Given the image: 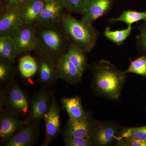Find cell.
I'll use <instances>...</instances> for the list:
<instances>
[{
	"mask_svg": "<svg viewBox=\"0 0 146 146\" xmlns=\"http://www.w3.org/2000/svg\"><path fill=\"white\" fill-rule=\"evenodd\" d=\"M92 74L91 88L94 94L112 101L119 100L127 76L110 61L101 59L89 66Z\"/></svg>",
	"mask_w": 146,
	"mask_h": 146,
	"instance_id": "1",
	"label": "cell"
},
{
	"mask_svg": "<svg viewBox=\"0 0 146 146\" xmlns=\"http://www.w3.org/2000/svg\"><path fill=\"white\" fill-rule=\"evenodd\" d=\"M34 24L38 44L36 53L46 56L56 64L67 53L70 41L60 23L48 25Z\"/></svg>",
	"mask_w": 146,
	"mask_h": 146,
	"instance_id": "2",
	"label": "cell"
},
{
	"mask_svg": "<svg viewBox=\"0 0 146 146\" xmlns=\"http://www.w3.org/2000/svg\"><path fill=\"white\" fill-rule=\"evenodd\" d=\"M60 24L71 43L86 53L91 52L96 44L100 33L93 25L84 23L72 16L63 13Z\"/></svg>",
	"mask_w": 146,
	"mask_h": 146,
	"instance_id": "3",
	"label": "cell"
},
{
	"mask_svg": "<svg viewBox=\"0 0 146 146\" xmlns=\"http://www.w3.org/2000/svg\"><path fill=\"white\" fill-rule=\"evenodd\" d=\"M30 103L23 89L14 80L0 89V109L5 108L20 118H26L28 113Z\"/></svg>",
	"mask_w": 146,
	"mask_h": 146,
	"instance_id": "4",
	"label": "cell"
},
{
	"mask_svg": "<svg viewBox=\"0 0 146 146\" xmlns=\"http://www.w3.org/2000/svg\"><path fill=\"white\" fill-rule=\"evenodd\" d=\"M16 44L18 56L31 51L36 52L38 44L34 24L23 23L13 30L11 35Z\"/></svg>",
	"mask_w": 146,
	"mask_h": 146,
	"instance_id": "5",
	"label": "cell"
},
{
	"mask_svg": "<svg viewBox=\"0 0 146 146\" xmlns=\"http://www.w3.org/2000/svg\"><path fill=\"white\" fill-rule=\"evenodd\" d=\"M119 126L112 121H94L91 139L93 146H110L115 141L119 133Z\"/></svg>",
	"mask_w": 146,
	"mask_h": 146,
	"instance_id": "6",
	"label": "cell"
},
{
	"mask_svg": "<svg viewBox=\"0 0 146 146\" xmlns=\"http://www.w3.org/2000/svg\"><path fill=\"white\" fill-rule=\"evenodd\" d=\"M54 96L52 92L48 87H43L37 91L30 103L26 119L30 122H40L49 109Z\"/></svg>",
	"mask_w": 146,
	"mask_h": 146,
	"instance_id": "7",
	"label": "cell"
},
{
	"mask_svg": "<svg viewBox=\"0 0 146 146\" xmlns=\"http://www.w3.org/2000/svg\"><path fill=\"white\" fill-rule=\"evenodd\" d=\"M21 119L5 108L0 109V142L5 145L23 127L29 122Z\"/></svg>",
	"mask_w": 146,
	"mask_h": 146,
	"instance_id": "8",
	"label": "cell"
},
{
	"mask_svg": "<svg viewBox=\"0 0 146 146\" xmlns=\"http://www.w3.org/2000/svg\"><path fill=\"white\" fill-rule=\"evenodd\" d=\"M60 108L56 98H53L49 109L44 115L45 133L42 146H48L57 137L60 125Z\"/></svg>",
	"mask_w": 146,
	"mask_h": 146,
	"instance_id": "9",
	"label": "cell"
},
{
	"mask_svg": "<svg viewBox=\"0 0 146 146\" xmlns=\"http://www.w3.org/2000/svg\"><path fill=\"white\" fill-rule=\"evenodd\" d=\"M40 122H29L5 145V146H32L38 141Z\"/></svg>",
	"mask_w": 146,
	"mask_h": 146,
	"instance_id": "10",
	"label": "cell"
},
{
	"mask_svg": "<svg viewBox=\"0 0 146 146\" xmlns=\"http://www.w3.org/2000/svg\"><path fill=\"white\" fill-rule=\"evenodd\" d=\"M112 4V0H85L81 21L84 23L93 25L97 19L109 12Z\"/></svg>",
	"mask_w": 146,
	"mask_h": 146,
	"instance_id": "11",
	"label": "cell"
},
{
	"mask_svg": "<svg viewBox=\"0 0 146 146\" xmlns=\"http://www.w3.org/2000/svg\"><path fill=\"white\" fill-rule=\"evenodd\" d=\"M36 61L39 81L44 87L48 88L60 79L56 64L48 58L37 55Z\"/></svg>",
	"mask_w": 146,
	"mask_h": 146,
	"instance_id": "12",
	"label": "cell"
},
{
	"mask_svg": "<svg viewBox=\"0 0 146 146\" xmlns=\"http://www.w3.org/2000/svg\"><path fill=\"white\" fill-rule=\"evenodd\" d=\"M21 7L1 9L0 37H11L13 30L23 23L20 16Z\"/></svg>",
	"mask_w": 146,
	"mask_h": 146,
	"instance_id": "13",
	"label": "cell"
},
{
	"mask_svg": "<svg viewBox=\"0 0 146 146\" xmlns=\"http://www.w3.org/2000/svg\"><path fill=\"white\" fill-rule=\"evenodd\" d=\"M55 64L60 79L71 84L81 82L83 74L69 60L66 53L61 56Z\"/></svg>",
	"mask_w": 146,
	"mask_h": 146,
	"instance_id": "14",
	"label": "cell"
},
{
	"mask_svg": "<svg viewBox=\"0 0 146 146\" xmlns=\"http://www.w3.org/2000/svg\"><path fill=\"white\" fill-rule=\"evenodd\" d=\"M64 6L61 0L54 2L46 3L35 24L48 25L60 23Z\"/></svg>",
	"mask_w": 146,
	"mask_h": 146,
	"instance_id": "15",
	"label": "cell"
},
{
	"mask_svg": "<svg viewBox=\"0 0 146 146\" xmlns=\"http://www.w3.org/2000/svg\"><path fill=\"white\" fill-rule=\"evenodd\" d=\"M93 120L88 114L86 119L78 121L69 119L64 130L63 135L91 139Z\"/></svg>",
	"mask_w": 146,
	"mask_h": 146,
	"instance_id": "16",
	"label": "cell"
},
{
	"mask_svg": "<svg viewBox=\"0 0 146 146\" xmlns=\"http://www.w3.org/2000/svg\"><path fill=\"white\" fill-rule=\"evenodd\" d=\"M60 103L63 109L68 113L70 120L78 121L86 119L88 116V113L84 109L81 98L78 96L70 98L62 97Z\"/></svg>",
	"mask_w": 146,
	"mask_h": 146,
	"instance_id": "17",
	"label": "cell"
},
{
	"mask_svg": "<svg viewBox=\"0 0 146 146\" xmlns=\"http://www.w3.org/2000/svg\"><path fill=\"white\" fill-rule=\"evenodd\" d=\"M46 3L42 0H27L20 8L22 23H35Z\"/></svg>",
	"mask_w": 146,
	"mask_h": 146,
	"instance_id": "18",
	"label": "cell"
},
{
	"mask_svg": "<svg viewBox=\"0 0 146 146\" xmlns=\"http://www.w3.org/2000/svg\"><path fill=\"white\" fill-rule=\"evenodd\" d=\"M86 53L76 45L71 43L66 53L69 60L82 74L89 65L87 64Z\"/></svg>",
	"mask_w": 146,
	"mask_h": 146,
	"instance_id": "19",
	"label": "cell"
},
{
	"mask_svg": "<svg viewBox=\"0 0 146 146\" xmlns=\"http://www.w3.org/2000/svg\"><path fill=\"white\" fill-rule=\"evenodd\" d=\"M17 56L16 44L12 37H0V58L6 59L14 64Z\"/></svg>",
	"mask_w": 146,
	"mask_h": 146,
	"instance_id": "20",
	"label": "cell"
},
{
	"mask_svg": "<svg viewBox=\"0 0 146 146\" xmlns=\"http://www.w3.org/2000/svg\"><path fill=\"white\" fill-rule=\"evenodd\" d=\"M37 61L34 58L27 54L19 59L18 69L22 76L31 78L37 72Z\"/></svg>",
	"mask_w": 146,
	"mask_h": 146,
	"instance_id": "21",
	"label": "cell"
},
{
	"mask_svg": "<svg viewBox=\"0 0 146 146\" xmlns=\"http://www.w3.org/2000/svg\"><path fill=\"white\" fill-rule=\"evenodd\" d=\"M141 21H146V11L143 12L133 10L124 11L119 17L111 18L108 20L111 23L123 22L127 24L128 26H132L134 23Z\"/></svg>",
	"mask_w": 146,
	"mask_h": 146,
	"instance_id": "22",
	"label": "cell"
},
{
	"mask_svg": "<svg viewBox=\"0 0 146 146\" xmlns=\"http://www.w3.org/2000/svg\"><path fill=\"white\" fill-rule=\"evenodd\" d=\"M132 31V26H128L127 28L125 29L115 31H112L109 27H107L104 33L106 39L118 46H120L122 44L126 39L130 36Z\"/></svg>",
	"mask_w": 146,
	"mask_h": 146,
	"instance_id": "23",
	"label": "cell"
},
{
	"mask_svg": "<svg viewBox=\"0 0 146 146\" xmlns=\"http://www.w3.org/2000/svg\"><path fill=\"white\" fill-rule=\"evenodd\" d=\"M13 63L6 59L0 58V84L1 86L6 84L13 80L15 75V70Z\"/></svg>",
	"mask_w": 146,
	"mask_h": 146,
	"instance_id": "24",
	"label": "cell"
},
{
	"mask_svg": "<svg viewBox=\"0 0 146 146\" xmlns=\"http://www.w3.org/2000/svg\"><path fill=\"white\" fill-rule=\"evenodd\" d=\"M119 135L115 137V141L124 138H135L146 140V126L138 127L125 128L119 132Z\"/></svg>",
	"mask_w": 146,
	"mask_h": 146,
	"instance_id": "25",
	"label": "cell"
},
{
	"mask_svg": "<svg viewBox=\"0 0 146 146\" xmlns=\"http://www.w3.org/2000/svg\"><path fill=\"white\" fill-rule=\"evenodd\" d=\"M126 73L136 74L143 77H146V56L142 55L133 60L131 63Z\"/></svg>",
	"mask_w": 146,
	"mask_h": 146,
	"instance_id": "26",
	"label": "cell"
},
{
	"mask_svg": "<svg viewBox=\"0 0 146 146\" xmlns=\"http://www.w3.org/2000/svg\"><path fill=\"white\" fill-rule=\"evenodd\" d=\"M85 0H61L65 9L72 13L82 15Z\"/></svg>",
	"mask_w": 146,
	"mask_h": 146,
	"instance_id": "27",
	"label": "cell"
},
{
	"mask_svg": "<svg viewBox=\"0 0 146 146\" xmlns=\"http://www.w3.org/2000/svg\"><path fill=\"white\" fill-rule=\"evenodd\" d=\"M63 141L66 146H92L93 143L91 139L78 138L63 135Z\"/></svg>",
	"mask_w": 146,
	"mask_h": 146,
	"instance_id": "28",
	"label": "cell"
},
{
	"mask_svg": "<svg viewBox=\"0 0 146 146\" xmlns=\"http://www.w3.org/2000/svg\"><path fill=\"white\" fill-rule=\"evenodd\" d=\"M115 145L119 146H146V140L124 138L115 141Z\"/></svg>",
	"mask_w": 146,
	"mask_h": 146,
	"instance_id": "29",
	"label": "cell"
},
{
	"mask_svg": "<svg viewBox=\"0 0 146 146\" xmlns=\"http://www.w3.org/2000/svg\"><path fill=\"white\" fill-rule=\"evenodd\" d=\"M27 0H1V9L21 7Z\"/></svg>",
	"mask_w": 146,
	"mask_h": 146,
	"instance_id": "30",
	"label": "cell"
},
{
	"mask_svg": "<svg viewBox=\"0 0 146 146\" xmlns=\"http://www.w3.org/2000/svg\"><path fill=\"white\" fill-rule=\"evenodd\" d=\"M136 46L142 55L146 56V38L138 35L136 37Z\"/></svg>",
	"mask_w": 146,
	"mask_h": 146,
	"instance_id": "31",
	"label": "cell"
},
{
	"mask_svg": "<svg viewBox=\"0 0 146 146\" xmlns=\"http://www.w3.org/2000/svg\"><path fill=\"white\" fill-rule=\"evenodd\" d=\"M139 34L141 36L146 38V21H144L138 27Z\"/></svg>",
	"mask_w": 146,
	"mask_h": 146,
	"instance_id": "32",
	"label": "cell"
},
{
	"mask_svg": "<svg viewBox=\"0 0 146 146\" xmlns=\"http://www.w3.org/2000/svg\"><path fill=\"white\" fill-rule=\"evenodd\" d=\"M42 1L46 2V3H50L58 1V0H42Z\"/></svg>",
	"mask_w": 146,
	"mask_h": 146,
	"instance_id": "33",
	"label": "cell"
}]
</instances>
